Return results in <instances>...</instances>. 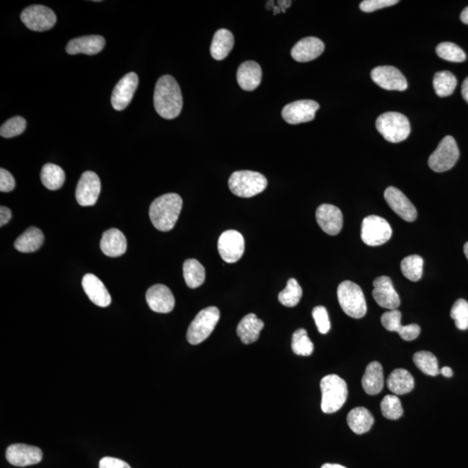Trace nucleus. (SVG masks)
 Instances as JSON below:
<instances>
[{
  "instance_id": "423d86ee",
  "label": "nucleus",
  "mask_w": 468,
  "mask_h": 468,
  "mask_svg": "<svg viewBox=\"0 0 468 468\" xmlns=\"http://www.w3.org/2000/svg\"><path fill=\"white\" fill-rule=\"evenodd\" d=\"M376 127L386 141L392 143L405 141L411 130L407 117L398 112L382 114L376 119Z\"/></svg>"
},
{
  "instance_id": "ddd939ff",
  "label": "nucleus",
  "mask_w": 468,
  "mask_h": 468,
  "mask_svg": "<svg viewBox=\"0 0 468 468\" xmlns=\"http://www.w3.org/2000/svg\"><path fill=\"white\" fill-rule=\"evenodd\" d=\"M101 193V181L96 173L86 171L78 181L76 190V199L82 207L94 206Z\"/></svg>"
},
{
  "instance_id": "79ce46f5",
  "label": "nucleus",
  "mask_w": 468,
  "mask_h": 468,
  "mask_svg": "<svg viewBox=\"0 0 468 468\" xmlns=\"http://www.w3.org/2000/svg\"><path fill=\"white\" fill-rule=\"evenodd\" d=\"M450 316L454 320L455 326L460 330L468 329V302L465 299H458L455 302L450 312Z\"/></svg>"
},
{
  "instance_id": "2eb2a0df",
  "label": "nucleus",
  "mask_w": 468,
  "mask_h": 468,
  "mask_svg": "<svg viewBox=\"0 0 468 468\" xmlns=\"http://www.w3.org/2000/svg\"><path fill=\"white\" fill-rule=\"evenodd\" d=\"M373 286L372 295L377 304L390 311L398 310L401 300L393 286L391 278L381 276L374 281Z\"/></svg>"
},
{
  "instance_id": "72a5a7b5",
  "label": "nucleus",
  "mask_w": 468,
  "mask_h": 468,
  "mask_svg": "<svg viewBox=\"0 0 468 468\" xmlns=\"http://www.w3.org/2000/svg\"><path fill=\"white\" fill-rule=\"evenodd\" d=\"M41 181L49 190H60L65 181V174L60 166L47 164L42 168Z\"/></svg>"
},
{
  "instance_id": "1a4fd4ad",
  "label": "nucleus",
  "mask_w": 468,
  "mask_h": 468,
  "mask_svg": "<svg viewBox=\"0 0 468 468\" xmlns=\"http://www.w3.org/2000/svg\"><path fill=\"white\" fill-rule=\"evenodd\" d=\"M392 236V229L388 221L376 216L364 218L361 229V238L369 246H382Z\"/></svg>"
},
{
  "instance_id": "aec40b11",
  "label": "nucleus",
  "mask_w": 468,
  "mask_h": 468,
  "mask_svg": "<svg viewBox=\"0 0 468 468\" xmlns=\"http://www.w3.org/2000/svg\"><path fill=\"white\" fill-rule=\"evenodd\" d=\"M149 308L158 313H169L174 310L175 300L170 289L164 285H155L146 294Z\"/></svg>"
},
{
  "instance_id": "412c9836",
  "label": "nucleus",
  "mask_w": 468,
  "mask_h": 468,
  "mask_svg": "<svg viewBox=\"0 0 468 468\" xmlns=\"http://www.w3.org/2000/svg\"><path fill=\"white\" fill-rule=\"evenodd\" d=\"M402 313L398 310H392L385 312L381 317L383 327L387 330L395 331L405 341L416 339L421 333V328L418 324H412L402 325L401 324Z\"/></svg>"
},
{
  "instance_id": "a19ab883",
  "label": "nucleus",
  "mask_w": 468,
  "mask_h": 468,
  "mask_svg": "<svg viewBox=\"0 0 468 468\" xmlns=\"http://www.w3.org/2000/svg\"><path fill=\"white\" fill-rule=\"evenodd\" d=\"M383 416L389 420H398L403 415L401 401L395 395H386L381 402Z\"/></svg>"
},
{
  "instance_id": "a878e982",
  "label": "nucleus",
  "mask_w": 468,
  "mask_h": 468,
  "mask_svg": "<svg viewBox=\"0 0 468 468\" xmlns=\"http://www.w3.org/2000/svg\"><path fill=\"white\" fill-rule=\"evenodd\" d=\"M127 239L125 234L116 229L106 231L101 239L100 247L102 252L108 257H120L127 251Z\"/></svg>"
},
{
  "instance_id": "473e14b6",
  "label": "nucleus",
  "mask_w": 468,
  "mask_h": 468,
  "mask_svg": "<svg viewBox=\"0 0 468 468\" xmlns=\"http://www.w3.org/2000/svg\"><path fill=\"white\" fill-rule=\"evenodd\" d=\"M183 276L188 287L195 289L203 284L206 279V271L198 260L190 259L184 262Z\"/></svg>"
},
{
  "instance_id": "b1692460",
  "label": "nucleus",
  "mask_w": 468,
  "mask_h": 468,
  "mask_svg": "<svg viewBox=\"0 0 468 468\" xmlns=\"http://www.w3.org/2000/svg\"><path fill=\"white\" fill-rule=\"evenodd\" d=\"M105 47V39L102 36L91 35L71 39L66 47V52L70 55L86 54L96 55Z\"/></svg>"
},
{
  "instance_id": "37998d69",
  "label": "nucleus",
  "mask_w": 468,
  "mask_h": 468,
  "mask_svg": "<svg viewBox=\"0 0 468 468\" xmlns=\"http://www.w3.org/2000/svg\"><path fill=\"white\" fill-rule=\"evenodd\" d=\"M26 128V121L22 116H14L8 120L0 129V135L4 138H12L21 135Z\"/></svg>"
},
{
  "instance_id": "bb28decb",
  "label": "nucleus",
  "mask_w": 468,
  "mask_h": 468,
  "mask_svg": "<svg viewBox=\"0 0 468 468\" xmlns=\"http://www.w3.org/2000/svg\"><path fill=\"white\" fill-rule=\"evenodd\" d=\"M364 391L370 395H378L385 386L382 366L378 362H372L366 367L362 379Z\"/></svg>"
},
{
  "instance_id": "5701e85b",
  "label": "nucleus",
  "mask_w": 468,
  "mask_h": 468,
  "mask_svg": "<svg viewBox=\"0 0 468 468\" xmlns=\"http://www.w3.org/2000/svg\"><path fill=\"white\" fill-rule=\"evenodd\" d=\"M84 292L92 303L100 307H108L112 304V297L106 286L96 275H84L82 281Z\"/></svg>"
},
{
  "instance_id": "f257e3e1",
  "label": "nucleus",
  "mask_w": 468,
  "mask_h": 468,
  "mask_svg": "<svg viewBox=\"0 0 468 468\" xmlns=\"http://www.w3.org/2000/svg\"><path fill=\"white\" fill-rule=\"evenodd\" d=\"M154 104L156 112L162 118L171 120L180 115L183 99L177 81L170 75L162 76L156 83Z\"/></svg>"
},
{
  "instance_id": "4be33fe9",
  "label": "nucleus",
  "mask_w": 468,
  "mask_h": 468,
  "mask_svg": "<svg viewBox=\"0 0 468 468\" xmlns=\"http://www.w3.org/2000/svg\"><path fill=\"white\" fill-rule=\"evenodd\" d=\"M324 48V44L320 38L308 37L299 40L291 49V54L294 60L307 63L321 56Z\"/></svg>"
},
{
  "instance_id": "c756f323",
  "label": "nucleus",
  "mask_w": 468,
  "mask_h": 468,
  "mask_svg": "<svg viewBox=\"0 0 468 468\" xmlns=\"http://www.w3.org/2000/svg\"><path fill=\"white\" fill-rule=\"evenodd\" d=\"M234 45V38L232 32L226 29H220L213 36L211 44V55L213 60L220 61L225 60L232 51Z\"/></svg>"
},
{
  "instance_id": "dca6fc26",
  "label": "nucleus",
  "mask_w": 468,
  "mask_h": 468,
  "mask_svg": "<svg viewBox=\"0 0 468 468\" xmlns=\"http://www.w3.org/2000/svg\"><path fill=\"white\" fill-rule=\"evenodd\" d=\"M6 460L15 467H27L40 463L43 453L40 448L26 444H12L6 450Z\"/></svg>"
},
{
  "instance_id": "de8ad7c7",
  "label": "nucleus",
  "mask_w": 468,
  "mask_h": 468,
  "mask_svg": "<svg viewBox=\"0 0 468 468\" xmlns=\"http://www.w3.org/2000/svg\"><path fill=\"white\" fill-rule=\"evenodd\" d=\"M99 468H131L125 461L113 457H104L99 463Z\"/></svg>"
},
{
  "instance_id": "f03ea898",
  "label": "nucleus",
  "mask_w": 468,
  "mask_h": 468,
  "mask_svg": "<svg viewBox=\"0 0 468 468\" xmlns=\"http://www.w3.org/2000/svg\"><path fill=\"white\" fill-rule=\"evenodd\" d=\"M182 199L177 194H167L156 198L149 208V217L156 229L168 232L174 229L182 208Z\"/></svg>"
},
{
  "instance_id": "9d476101",
  "label": "nucleus",
  "mask_w": 468,
  "mask_h": 468,
  "mask_svg": "<svg viewBox=\"0 0 468 468\" xmlns=\"http://www.w3.org/2000/svg\"><path fill=\"white\" fill-rule=\"evenodd\" d=\"M21 21L26 27L34 31L50 30L56 25L57 16L51 9L45 5L29 6L22 12Z\"/></svg>"
},
{
  "instance_id": "0eeeda50",
  "label": "nucleus",
  "mask_w": 468,
  "mask_h": 468,
  "mask_svg": "<svg viewBox=\"0 0 468 468\" xmlns=\"http://www.w3.org/2000/svg\"><path fill=\"white\" fill-rule=\"evenodd\" d=\"M220 317V310L216 307L201 310L188 327L187 333L188 343L197 346L204 342L212 334Z\"/></svg>"
},
{
  "instance_id": "f3484780",
  "label": "nucleus",
  "mask_w": 468,
  "mask_h": 468,
  "mask_svg": "<svg viewBox=\"0 0 468 468\" xmlns=\"http://www.w3.org/2000/svg\"><path fill=\"white\" fill-rule=\"evenodd\" d=\"M372 78L377 86L387 90L404 91L408 82L401 71L393 66H378L372 71Z\"/></svg>"
},
{
  "instance_id": "8fccbe9b",
  "label": "nucleus",
  "mask_w": 468,
  "mask_h": 468,
  "mask_svg": "<svg viewBox=\"0 0 468 468\" xmlns=\"http://www.w3.org/2000/svg\"><path fill=\"white\" fill-rule=\"evenodd\" d=\"M461 94L464 100L468 103V77L464 80L463 87H461Z\"/></svg>"
},
{
  "instance_id": "20e7f679",
  "label": "nucleus",
  "mask_w": 468,
  "mask_h": 468,
  "mask_svg": "<svg viewBox=\"0 0 468 468\" xmlns=\"http://www.w3.org/2000/svg\"><path fill=\"white\" fill-rule=\"evenodd\" d=\"M268 184L264 175L249 170L234 172L229 181L231 192L236 196L242 198H251L262 193Z\"/></svg>"
},
{
  "instance_id": "9b49d317",
  "label": "nucleus",
  "mask_w": 468,
  "mask_h": 468,
  "mask_svg": "<svg viewBox=\"0 0 468 468\" xmlns=\"http://www.w3.org/2000/svg\"><path fill=\"white\" fill-rule=\"evenodd\" d=\"M218 250L224 261L229 264L236 263L245 252V239L238 231L227 230L219 238Z\"/></svg>"
},
{
  "instance_id": "5fc2aeb1",
  "label": "nucleus",
  "mask_w": 468,
  "mask_h": 468,
  "mask_svg": "<svg viewBox=\"0 0 468 468\" xmlns=\"http://www.w3.org/2000/svg\"><path fill=\"white\" fill-rule=\"evenodd\" d=\"M464 253H465V255H466L467 259H468V242H467L466 244H465V246H464Z\"/></svg>"
},
{
  "instance_id": "393cba45",
  "label": "nucleus",
  "mask_w": 468,
  "mask_h": 468,
  "mask_svg": "<svg viewBox=\"0 0 468 468\" xmlns=\"http://www.w3.org/2000/svg\"><path fill=\"white\" fill-rule=\"evenodd\" d=\"M262 70L255 61H246L240 64L237 71V81L242 90L252 91L261 83Z\"/></svg>"
},
{
  "instance_id": "6e6552de",
  "label": "nucleus",
  "mask_w": 468,
  "mask_h": 468,
  "mask_svg": "<svg viewBox=\"0 0 468 468\" xmlns=\"http://www.w3.org/2000/svg\"><path fill=\"white\" fill-rule=\"evenodd\" d=\"M460 157L459 148L453 136L447 135L439 143L433 154L429 156L428 166L432 170L442 173L450 170Z\"/></svg>"
},
{
  "instance_id": "58836bf2",
  "label": "nucleus",
  "mask_w": 468,
  "mask_h": 468,
  "mask_svg": "<svg viewBox=\"0 0 468 468\" xmlns=\"http://www.w3.org/2000/svg\"><path fill=\"white\" fill-rule=\"evenodd\" d=\"M291 350L298 356H311L314 350V346L308 337L304 329L296 330L291 338Z\"/></svg>"
},
{
  "instance_id": "7c9ffc66",
  "label": "nucleus",
  "mask_w": 468,
  "mask_h": 468,
  "mask_svg": "<svg viewBox=\"0 0 468 468\" xmlns=\"http://www.w3.org/2000/svg\"><path fill=\"white\" fill-rule=\"evenodd\" d=\"M44 242L43 232L35 226H31L18 237L14 243V247L18 252H34L40 249Z\"/></svg>"
},
{
  "instance_id": "39448f33",
  "label": "nucleus",
  "mask_w": 468,
  "mask_h": 468,
  "mask_svg": "<svg viewBox=\"0 0 468 468\" xmlns=\"http://www.w3.org/2000/svg\"><path fill=\"white\" fill-rule=\"evenodd\" d=\"M337 298L344 313L353 318H362L367 313V303L362 289L349 281L338 285Z\"/></svg>"
},
{
  "instance_id": "c85d7f7f",
  "label": "nucleus",
  "mask_w": 468,
  "mask_h": 468,
  "mask_svg": "<svg viewBox=\"0 0 468 468\" xmlns=\"http://www.w3.org/2000/svg\"><path fill=\"white\" fill-rule=\"evenodd\" d=\"M387 386L395 395H406L414 389L415 379L408 370L396 369L390 374L387 380Z\"/></svg>"
},
{
  "instance_id": "864d4df0",
  "label": "nucleus",
  "mask_w": 468,
  "mask_h": 468,
  "mask_svg": "<svg viewBox=\"0 0 468 468\" xmlns=\"http://www.w3.org/2000/svg\"><path fill=\"white\" fill-rule=\"evenodd\" d=\"M321 468H346V467L341 466V465L338 464H324L323 467Z\"/></svg>"
},
{
  "instance_id": "49530a36",
  "label": "nucleus",
  "mask_w": 468,
  "mask_h": 468,
  "mask_svg": "<svg viewBox=\"0 0 468 468\" xmlns=\"http://www.w3.org/2000/svg\"><path fill=\"white\" fill-rule=\"evenodd\" d=\"M16 182L12 174L6 169H0V191L8 193L14 190Z\"/></svg>"
},
{
  "instance_id": "603ef678",
  "label": "nucleus",
  "mask_w": 468,
  "mask_h": 468,
  "mask_svg": "<svg viewBox=\"0 0 468 468\" xmlns=\"http://www.w3.org/2000/svg\"><path fill=\"white\" fill-rule=\"evenodd\" d=\"M460 21L464 23V24L468 25V6L465 8L460 14Z\"/></svg>"
},
{
  "instance_id": "f8f14e48",
  "label": "nucleus",
  "mask_w": 468,
  "mask_h": 468,
  "mask_svg": "<svg viewBox=\"0 0 468 468\" xmlns=\"http://www.w3.org/2000/svg\"><path fill=\"white\" fill-rule=\"evenodd\" d=\"M320 109V104L313 100H299L289 103L282 110V116L289 125L312 121Z\"/></svg>"
},
{
  "instance_id": "2f4dec72",
  "label": "nucleus",
  "mask_w": 468,
  "mask_h": 468,
  "mask_svg": "<svg viewBox=\"0 0 468 468\" xmlns=\"http://www.w3.org/2000/svg\"><path fill=\"white\" fill-rule=\"evenodd\" d=\"M374 417L368 409L363 407L353 408L347 416L348 425L356 434H363L370 430Z\"/></svg>"
},
{
  "instance_id": "a211bd4d",
  "label": "nucleus",
  "mask_w": 468,
  "mask_h": 468,
  "mask_svg": "<svg viewBox=\"0 0 468 468\" xmlns=\"http://www.w3.org/2000/svg\"><path fill=\"white\" fill-rule=\"evenodd\" d=\"M387 203L402 220L413 222L417 218V211L408 198L401 190L389 187L385 192Z\"/></svg>"
},
{
  "instance_id": "e433bc0d",
  "label": "nucleus",
  "mask_w": 468,
  "mask_h": 468,
  "mask_svg": "<svg viewBox=\"0 0 468 468\" xmlns=\"http://www.w3.org/2000/svg\"><path fill=\"white\" fill-rule=\"evenodd\" d=\"M416 367L426 375L437 376L440 374L438 361L433 353L429 351H419L413 356Z\"/></svg>"
},
{
  "instance_id": "3c124183",
  "label": "nucleus",
  "mask_w": 468,
  "mask_h": 468,
  "mask_svg": "<svg viewBox=\"0 0 468 468\" xmlns=\"http://www.w3.org/2000/svg\"><path fill=\"white\" fill-rule=\"evenodd\" d=\"M440 374L445 377H452L453 376V370H452L450 367H443V368L440 369Z\"/></svg>"
},
{
  "instance_id": "c9c22d12",
  "label": "nucleus",
  "mask_w": 468,
  "mask_h": 468,
  "mask_svg": "<svg viewBox=\"0 0 468 468\" xmlns=\"http://www.w3.org/2000/svg\"><path fill=\"white\" fill-rule=\"evenodd\" d=\"M424 259L419 255L406 257L401 263V270L405 278L413 282L420 281L424 273Z\"/></svg>"
},
{
  "instance_id": "4468645a",
  "label": "nucleus",
  "mask_w": 468,
  "mask_h": 468,
  "mask_svg": "<svg viewBox=\"0 0 468 468\" xmlns=\"http://www.w3.org/2000/svg\"><path fill=\"white\" fill-rule=\"evenodd\" d=\"M138 76L135 73L126 74L117 83L112 96V104L114 109L117 112H122L129 106L138 89Z\"/></svg>"
},
{
  "instance_id": "a18cd8bd",
  "label": "nucleus",
  "mask_w": 468,
  "mask_h": 468,
  "mask_svg": "<svg viewBox=\"0 0 468 468\" xmlns=\"http://www.w3.org/2000/svg\"><path fill=\"white\" fill-rule=\"evenodd\" d=\"M398 3V0H364L360 4V9L364 12H372L376 10L395 5Z\"/></svg>"
},
{
  "instance_id": "09e8293b",
  "label": "nucleus",
  "mask_w": 468,
  "mask_h": 468,
  "mask_svg": "<svg viewBox=\"0 0 468 468\" xmlns=\"http://www.w3.org/2000/svg\"><path fill=\"white\" fill-rule=\"evenodd\" d=\"M12 219V211L8 207H0V226H4Z\"/></svg>"
},
{
  "instance_id": "7ed1b4c3",
  "label": "nucleus",
  "mask_w": 468,
  "mask_h": 468,
  "mask_svg": "<svg viewBox=\"0 0 468 468\" xmlns=\"http://www.w3.org/2000/svg\"><path fill=\"white\" fill-rule=\"evenodd\" d=\"M322 411L333 414L339 411L346 402L348 388L346 381L337 375L324 376L321 380Z\"/></svg>"
},
{
  "instance_id": "f704fd0d",
  "label": "nucleus",
  "mask_w": 468,
  "mask_h": 468,
  "mask_svg": "<svg viewBox=\"0 0 468 468\" xmlns=\"http://www.w3.org/2000/svg\"><path fill=\"white\" fill-rule=\"evenodd\" d=\"M434 89L440 97H446L454 93L457 86V78L450 71H440L434 77Z\"/></svg>"
},
{
  "instance_id": "c03bdc74",
  "label": "nucleus",
  "mask_w": 468,
  "mask_h": 468,
  "mask_svg": "<svg viewBox=\"0 0 468 468\" xmlns=\"http://www.w3.org/2000/svg\"><path fill=\"white\" fill-rule=\"evenodd\" d=\"M312 317H313L317 330L321 334L329 333L330 322L326 308L324 307H315L312 311Z\"/></svg>"
},
{
  "instance_id": "cd10ccee",
  "label": "nucleus",
  "mask_w": 468,
  "mask_h": 468,
  "mask_svg": "<svg viewBox=\"0 0 468 468\" xmlns=\"http://www.w3.org/2000/svg\"><path fill=\"white\" fill-rule=\"evenodd\" d=\"M264 322L259 320L255 314L246 315L237 327V334L245 344L255 343L264 328Z\"/></svg>"
},
{
  "instance_id": "ea45409f",
  "label": "nucleus",
  "mask_w": 468,
  "mask_h": 468,
  "mask_svg": "<svg viewBox=\"0 0 468 468\" xmlns=\"http://www.w3.org/2000/svg\"><path fill=\"white\" fill-rule=\"evenodd\" d=\"M437 53L442 60L454 62V63H461L467 58L466 53L463 49L450 42H444L438 44Z\"/></svg>"
},
{
  "instance_id": "6ab92c4d",
  "label": "nucleus",
  "mask_w": 468,
  "mask_h": 468,
  "mask_svg": "<svg viewBox=\"0 0 468 468\" xmlns=\"http://www.w3.org/2000/svg\"><path fill=\"white\" fill-rule=\"evenodd\" d=\"M316 219L321 229L329 235H337L343 229V213L339 208L333 205L323 204L318 207Z\"/></svg>"
},
{
  "instance_id": "4c0bfd02",
  "label": "nucleus",
  "mask_w": 468,
  "mask_h": 468,
  "mask_svg": "<svg viewBox=\"0 0 468 468\" xmlns=\"http://www.w3.org/2000/svg\"><path fill=\"white\" fill-rule=\"evenodd\" d=\"M303 296V290L295 278H290L287 285L278 294V300L286 307H294L298 305Z\"/></svg>"
}]
</instances>
